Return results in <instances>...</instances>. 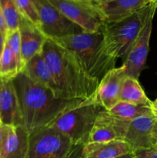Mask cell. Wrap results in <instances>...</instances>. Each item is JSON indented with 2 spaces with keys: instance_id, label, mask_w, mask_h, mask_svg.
<instances>
[{
  "instance_id": "6da1fadb",
  "label": "cell",
  "mask_w": 157,
  "mask_h": 158,
  "mask_svg": "<svg viewBox=\"0 0 157 158\" xmlns=\"http://www.w3.org/2000/svg\"><path fill=\"white\" fill-rule=\"evenodd\" d=\"M21 115V127L29 136L49 127L62 113L83 100L57 98L23 72L13 78Z\"/></svg>"
},
{
  "instance_id": "7a4b0ae2",
  "label": "cell",
  "mask_w": 157,
  "mask_h": 158,
  "mask_svg": "<svg viewBox=\"0 0 157 158\" xmlns=\"http://www.w3.org/2000/svg\"><path fill=\"white\" fill-rule=\"evenodd\" d=\"M42 53L56 82L62 99L85 100L95 94L99 81L89 77L67 49L47 38Z\"/></svg>"
},
{
  "instance_id": "3957f363",
  "label": "cell",
  "mask_w": 157,
  "mask_h": 158,
  "mask_svg": "<svg viewBox=\"0 0 157 158\" xmlns=\"http://www.w3.org/2000/svg\"><path fill=\"white\" fill-rule=\"evenodd\" d=\"M52 40L72 52L83 70L98 81L115 68L116 59L108 52L101 29L96 32H83Z\"/></svg>"
},
{
  "instance_id": "277c9868",
  "label": "cell",
  "mask_w": 157,
  "mask_h": 158,
  "mask_svg": "<svg viewBox=\"0 0 157 158\" xmlns=\"http://www.w3.org/2000/svg\"><path fill=\"white\" fill-rule=\"evenodd\" d=\"M157 9V0H153L130 16L115 23H105L101 31L106 49L114 58H125L136 41L142 29Z\"/></svg>"
},
{
  "instance_id": "5b68a950",
  "label": "cell",
  "mask_w": 157,
  "mask_h": 158,
  "mask_svg": "<svg viewBox=\"0 0 157 158\" xmlns=\"http://www.w3.org/2000/svg\"><path fill=\"white\" fill-rule=\"evenodd\" d=\"M103 110L91 97L62 113L49 127L69 137L74 144L83 147L88 143L97 116Z\"/></svg>"
},
{
  "instance_id": "8992f818",
  "label": "cell",
  "mask_w": 157,
  "mask_h": 158,
  "mask_svg": "<svg viewBox=\"0 0 157 158\" xmlns=\"http://www.w3.org/2000/svg\"><path fill=\"white\" fill-rule=\"evenodd\" d=\"M83 147L52 127H47L29 137L27 158H79Z\"/></svg>"
},
{
  "instance_id": "52a82bcc",
  "label": "cell",
  "mask_w": 157,
  "mask_h": 158,
  "mask_svg": "<svg viewBox=\"0 0 157 158\" xmlns=\"http://www.w3.org/2000/svg\"><path fill=\"white\" fill-rule=\"evenodd\" d=\"M49 2L85 32H99L105 23L104 16L99 7L92 0H49Z\"/></svg>"
},
{
  "instance_id": "ba28073f",
  "label": "cell",
  "mask_w": 157,
  "mask_h": 158,
  "mask_svg": "<svg viewBox=\"0 0 157 158\" xmlns=\"http://www.w3.org/2000/svg\"><path fill=\"white\" fill-rule=\"evenodd\" d=\"M33 2L39 19L40 30L46 38L58 40L83 32L49 0H33Z\"/></svg>"
},
{
  "instance_id": "9c48e42d",
  "label": "cell",
  "mask_w": 157,
  "mask_h": 158,
  "mask_svg": "<svg viewBox=\"0 0 157 158\" xmlns=\"http://www.w3.org/2000/svg\"><path fill=\"white\" fill-rule=\"evenodd\" d=\"M130 121L116 117L105 110L100 111L89 134L88 143L112 140L124 141Z\"/></svg>"
},
{
  "instance_id": "30bf717a",
  "label": "cell",
  "mask_w": 157,
  "mask_h": 158,
  "mask_svg": "<svg viewBox=\"0 0 157 158\" xmlns=\"http://www.w3.org/2000/svg\"><path fill=\"white\" fill-rule=\"evenodd\" d=\"M126 77L123 66L110 69L100 80L92 100L105 110H110L119 101L122 86Z\"/></svg>"
},
{
  "instance_id": "8fae6325",
  "label": "cell",
  "mask_w": 157,
  "mask_h": 158,
  "mask_svg": "<svg viewBox=\"0 0 157 158\" xmlns=\"http://www.w3.org/2000/svg\"><path fill=\"white\" fill-rule=\"evenodd\" d=\"M153 17L151 16L148 19L136 41L124 58V63L122 66L126 70V74L128 77L138 80L140 73L144 69L149 49V40L152 33Z\"/></svg>"
},
{
  "instance_id": "7c38bea8",
  "label": "cell",
  "mask_w": 157,
  "mask_h": 158,
  "mask_svg": "<svg viewBox=\"0 0 157 158\" xmlns=\"http://www.w3.org/2000/svg\"><path fill=\"white\" fill-rule=\"evenodd\" d=\"M157 117L153 114L141 116L130 121L124 141L132 152L147 149L157 144L153 137V128Z\"/></svg>"
},
{
  "instance_id": "4fadbf2b",
  "label": "cell",
  "mask_w": 157,
  "mask_h": 158,
  "mask_svg": "<svg viewBox=\"0 0 157 158\" xmlns=\"http://www.w3.org/2000/svg\"><path fill=\"white\" fill-rule=\"evenodd\" d=\"M0 121L14 127L21 125L19 105L13 78L0 77Z\"/></svg>"
},
{
  "instance_id": "5bb4252c",
  "label": "cell",
  "mask_w": 157,
  "mask_h": 158,
  "mask_svg": "<svg viewBox=\"0 0 157 158\" xmlns=\"http://www.w3.org/2000/svg\"><path fill=\"white\" fill-rule=\"evenodd\" d=\"M18 30L21 38V56L23 66L42 52L47 38L36 26L21 15Z\"/></svg>"
},
{
  "instance_id": "9a60e30c",
  "label": "cell",
  "mask_w": 157,
  "mask_h": 158,
  "mask_svg": "<svg viewBox=\"0 0 157 158\" xmlns=\"http://www.w3.org/2000/svg\"><path fill=\"white\" fill-rule=\"evenodd\" d=\"M22 72L25 73L34 83L47 88L57 98L62 99L59 89L42 52L32 57L25 65Z\"/></svg>"
},
{
  "instance_id": "2e32d148",
  "label": "cell",
  "mask_w": 157,
  "mask_h": 158,
  "mask_svg": "<svg viewBox=\"0 0 157 158\" xmlns=\"http://www.w3.org/2000/svg\"><path fill=\"white\" fill-rule=\"evenodd\" d=\"M132 152L123 140L87 143L82 148L79 158H116Z\"/></svg>"
},
{
  "instance_id": "e0dca14e",
  "label": "cell",
  "mask_w": 157,
  "mask_h": 158,
  "mask_svg": "<svg viewBox=\"0 0 157 158\" xmlns=\"http://www.w3.org/2000/svg\"><path fill=\"white\" fill-rule=\"evenodd\" d=\"M153 0H113L99 6L105 23H115L130 16Z\"/></svg>"
},
{
  "instance_id": "ac0fdd59",
  "label": "cell",
  "mask_w": 157,
  "mask_h": 158,
  "mask_svg": "<svg viewBox=\"0 0 157 158\" xmlns=\"http://www.w3.org/2000/svg\"><path fill=\"white\" fill-rule=\"evenodd\" d=\"M29 137V134L21 127H12L0 158H27Z\"/></svg>"
},
{
  "instance_id": "d6986e66",
  "label": "cell",
  "mask_w": 157,
  "mask_h": 158,
  "mask_svg": "<svg viewBox=\"0 0 157 158\" xmlns=\"http://www.w3.org/2000/svg\"><path fill=\"white\" fill-rule=\"evenodd\" d=\"M119 101L134 104H152V101L145 94L138 80L128 77H126L123 83Z\"/></svg>"
},
{
  "instance_id": "ffe728a7",
  "label": "cell",
  "mask_w": 157,
  "mask_h": 158,
  "mask_svg": "<svg viewBox=\"0 0 157 158\" xmlns=\"http://www.w3.org/2000/svg\"><path fill=\"white\" fill-rule=\"evenodd\" d=\"M109 112L128 120H132L141 116L152 114L151 105L134 104L123 101H119Z\"/></svg>"
},
{
  "instance_id": "44dd1931",
  "label": "cell",
  "mask_w": 157,
  "mask_h": 158,
  "mask_svg": "<svg viewBox=\"0 0 157 158\" xmlns=\"http://www.w3.org/2000/svg\"><path fill=\"white\" fill-rule=\"evenodd\" d=\"M21 72L15 55L6 44L0 57V77L14 78Z\"/></svg>"
},
{
  "instance_id": "7402d4cb",
  "label": "cell",
  "mask_w": 157,
  "mask_h": 158,
  "mask_svg": "<svg viewBox=\"0 0 157 158\" xmlns=\"http://www.w3.org/2000/svg\"><path fill=\"white\" fill-rule=\"evenodd\" d=\"M0 6L8 27V32L18 29L20 15L13 0H0Z\"/></svg>"
},
{
  "instance_id": "603a6c76",
  "label": "cell",
  "mask_w": 157,
  "mask_h": 158,
  "mask_svg": "<svg viewBox=\"0 0 157 158\" xmlns=\"http://www.w3.org/2000/svg\"><path fill=\"white\" fill-rule=\"evenodd\" d=\"M20 15L40 29L39 19L33 0H13Z\"/></svg>"
},
{
  "instance_id": "cb8c5ba5",
  "label": "cell",
  "mask_w": 157,
  "mask_h": 158,
  "mask_svg": "<svg viewBox=\"0 0 157 158\" xmlns=\"http://www.w3.org/2000/svg\"><path fill=\"white\" fill-rule=\"evenodd\" d=\"M6 43L15 55L22 72L24 66H23L21 56V38H20L19 30L17 29L12 32H8L6 34Z\"/></svg>"
},
{
  "instance_id": "d4e9b609",
  "label": "cell",
  "mask_w": 157,
  "mask_h": 158,
  "mask_svg": "<svg viewBox=\"0 0 157 158\" xmlns=\"http://www.w3.org/2000/svg\"><path fill=\"white\" fill-rule=\"evenodd\" d=\"M134 154L137 158H157V144L150 148L135 151Z\"/></svg>"
},
{
  "instance_id": "484cf974",
  "label": "cell",
  "mask_w": 157,
  "mask_h": 158,
  "mask_svg": "<svg viewBox=\"0 0 157 158\" xmlns=\"http://www.w3.org/2000/svg\"><path fill=\"white\" fill-rule=\"evenodd\" d=\"M11 128H12L11 126H8V125L3 124L2 123H0V154H1L3 148H4V145L6 143V140H7Z\"/></svg>"
},
{
  "instance_id": "4316f807",
  "label": "cell",
  "mask_w": 157,
  "mask_h": 158,
  "mask_svg": "<svg viewBox=\"0 0 157 158\" xmlns=\"http://www.w3.org/2000/svg\"><path fill=\"white\" fill-rule=\"evenodd\" d=\"M0 32L6 34V35L8 32L7 25H6V20H5L4 15H3L2 11L1 9V6H0Z\"/></svg>"
},
{
  "instance_id": "83f0119b",
  "label": "cell",
  "mask_w": 157,
  "mask_h": 158,
  "mask_svg": "<svg viewBox=\"0 0 157 158\" xmlns=\"http://www.w3.org/2000/svg\"><path fill=\"white\" fill-rule=\"evenodd\" d=\"M6 34L0 32V57H1L2 54L5 46H6Z\"/></svg>"
},
{
  "instance_id": "f1b7e54d",
  "label": "cell",
  "mask_w": 157,
  "mask_h": 158,
  "mask_svg": "<svg viewBox=\"0 0 157 158\" xmlns=\"http://www.w3.org/2000/svg\"><path fill=\"white\" fill-rule=\"evenodd\" d=\"M151 109H152V114H153L155 117H157V98L155 99L153 102H152V104H151Z\"/></svg>"
},
{
  "instance_id": "f546056e",
  "label": "cell",
  "mask_w": 157,
  "mask_h": 158,
  "mask_svg": "<svg viewBox=\"0 0 157 158\" xmlns=\"http://www.w3.org/2000/svg\"><path fill=\"white\" fill-rule=\"evenodd\" d=\"M92 1L95 2L96 5H98V6H101V5H104L106 3L110 2L113 1V0H92Z\"/></svg>"
},
{
  "instance_id": "4dcf8cb0",
  "label": "cell",
  "mask_w": 157,
  "mask_h": 158,
  "mask_svg": "<svg viewBox=\"0 0 157 158\" xmlns=\"http://www.w3.org/2000/svg\"><path fill=\"white\" fill-rule=\"evenodd\" d=\"M135 157V154L134 153H129V154H124V155H122L120 157H118L116 158H133Z\"/></svg>"
},
{
  "instance_id": "1f68e13d",
  "label": "cell",
  "mask_w": 157,
  "mask_h": 158,
  "mask_svg": "<svg viewBox=\"0 0 157 158\" xmlns=\"http://www.w3.org/2000/svg\"><path fill=\"white\" fill-rule=\"evenodd\" d=\"M153 137H154V138H155V140L157 141V119H156V120H155V125H154Z\"/></svg>"
},
{
  "instance_id": "d6a6232c",
  "label": "cell",
  "mask_w": 157,
  "mask_h": 158,
  "mask_svg": "<svg viewBox=\"0 0 157 158\" xmlns=\"http://www.w3.org/2000/svg\"><path fill=\"white\" fill-rule=\"evenodd\" d=\"M83 1H89V0H83Z\"/></svg>"
},
{
  "instance_id": "836d02e7",
  "label": "cell",
  "mask_w": 157,
  "mask_h": 158,
  "mask_svg": "<svg viewBox=\"0 0 157 158\" xmlns=\"http://www.w3.org/2000/svg\"><path fill=\"white\" fill-rule=\"evenodd\" d=\"M133 158H137V157H135H135H134Z\"/></svg>"
},
{
  "instance_id": "e575fe53",
  "label": "cell",
  "mask_w": 157,
  "mask_h": 158,
  "mask_svg": "<svg viewBox=\"0 0 157 158\" xmlns=\"http://www.w3.org/2000/svg\"><path fill=\"white\" fill-rule=\"evenodd\" d=\"M0 123H1V121H0Z\"/></svg>"
}]
</instances>
